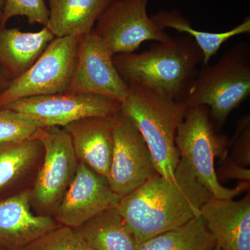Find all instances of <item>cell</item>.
Here are the masks:
<instances>
[{
    "label": "cell",
    "mask_w": 250,
    "mask_h": 250,
    "mask_svg": "<svg viewBox=\"0 0 250 250\" xmlns=\"http://www.w3.org/2000/svg\"><path fill=\"white\" fill-rule=\"evenodd\" d=\"M38 139L43 148L44 159L30 191L31 202L47 213L58 207L75 178L79 161L63 127H43Z\"/></svg>",
    "instance_id": "ba28073f"
},
{
    "label": "cell",
    "mask_w": 250,
    "mask_h": 250,
    "mask_svg": "<svg viewBox=\"0 0 250 250\" xmlns=\"http://www.w3.org/2000/svg\"><path fill=\"white\" fill-rule=\"evenodd\" d=\"M212 197L180 159L173 179L156 174L122 197L116 208L140 245L201 215L202 206Z\"/></svg>",
    "instance_id": "6da1fadb"
},
{
    "label": "cell",
    "mask_w": 250,
    "mask_h": 250,
    "mask_svg": "<svg viewBox=\"0 0 250 250\" xmlns=\"http://www.w3.org/2000/svg\"><path fill=\"white\" fill-rule=\"evenodd\" d=\"M10 82H11V80H9L6 72H4L2 67L0 65V94L7 88Z\"/></svg>",
    "instance_id": "4316f807"
},
{
    "label": "cell",
    "mask_w": 250,
    "mask_h": 250,
    "mask_svg": "<svg viewBox=\"0 0 250 250\" xmlns=\"http://www.w3.org/2000/svg\"><path fill=\"white\" fill-rule=\"evenodd\" d=\"M202 62L201 49L188 35L154 42L141 53L113 56L115 66L128 86L140 85L180 103Z\"/></svg>",
    "instance_id": "7a4b0ae2"
},
{
    "label": "cell",
    "mask_w": 250,
    "mask_h": 250,
    "mask_svg": "<svg viewBox=\"0 0 250 250\" xmlns=\"http://www.w3.org/2000/svg\"><path fill=\"white\" fill-rule=\"evenodd\" d=\"M188 106L140 85L129 86L121 111L129 118L147 143L158 174L173 179L180 155L176 136Z\"/></svg>",
    "instance_id": "3957f363"
},
{
    "label": "cell",
    "mask_w": 250,
    "mask_h": 250,
    "mask_svg": "<svg viewBox=\"0 0 250 250\" xmlns=\"http://www.w3.org/2000/svg\"><path fill=\"white\" fill-rule=\"evenodd\" d=\"M113 0H47V27L55 37H80L93 30Z\"/></svg>",
    "instance_id": "e0dca14e"
},
{
    "label": "cell",
    "mask_w": 250,
    "mask_h": 250,
    "mask_svg": "<svg viewBox=\"0 0 250 250\" xmlns=\"http://www.w3.org/2000/svg\"><path fill=\"white\" fill-rule=\"evenodd\" d=\"M158 174L147 143L134 123L120 111L113 118V150L107 177L123 197Z\"/></svg>",
    "instance_id": "30bf717a"
},
{
    "label": "cell",
    "mask_w": 250,
    "mask_h": 250,
    "mask_svg": "<svg viewBox=\"0 0 250 250\" xmlns=\"http://www.w3.org/2000/svg\"><path fill=\"white\" fill-rule=\"evenodd\" d=\"M121 198L106 177L79 162L75 178L56 208V220L62 226L77 228L104 210L116 208Z\"/></svg>",
    "instance_id": "7c38bea8"
},
{
    "label": "cell",
    "mask_w": 250,
    "mask_h": 250,
    "mask_svg": "<svg viewBox=\"0 0 250 250\" xmlns=\"http://www.w3.org/2000/svg\"><path fill=\"white\" fill-rule=\"evenodd\" d=\"M149 0H113L94 26L113 55L134 53L146 41L162 42L172 36L147 14Z\"/></svg>",
    "instance_id": "52a82bcc"
},
{
    "label": "cell",
    "mask_w": 250,
    "mask_h": 250,
    "mask_svg": "<svg viewBox=\"0 0 250 250\" xmlns=\"http://www.w3.org/2000/svg\"><path fill=\"white\" fill-rule=\"evenodd\" d=\"M42 153L38 138L0 144V200L14 195V188Z\"/></svg>",
    "instance_id": "ffe728a7"
},
{
    "label": "cell",
    "mask_w": 250,
    "mask_h": 250,
    "mask_svg": "<svg viewBox=\"0 0 250 250\" xmlns=\"http://www.w3.org/2000/svg\"><path fill=\"white\" fill-rule=\"evenodd\" d=\"M43 126L7 108H0V144L36 139Z\"/></svg>",
    "instance_id": "7402d4cb"
},
{
    "label": "cell",
    "mask_w": 250,
    "mask_h": 250,
    "mask_svg": "<svg viewBox=\"0 0 250 250\" xmlns=\"http://www.w3.org/2000/svg\"><path fill=\"white\" fill-rule=\"evenodd\" d=\"M113 118H83L63 127L70 135L79 162L106 179L113 156Z\"/></svg>",
    "instance_id": "9a60e30c"
},
{
    "label": "cell",
    "mask_w": 250,
    "mask_h": 250,
    "mask_svg": "<svg viewBox=\"0 0 250 250\" xmlns=\"http://www.w3.org/2000/svg\"><path fill=\"white\" fill-rule=\"evenodd\" d=\"M55 38L48 28L24 32L0 26V65L11 81L29 70Z\"/></svg>",
    "instance_id": "2e32d148"
},
{
    "label": "cell",
    "mask_w": 250,
    "mask_h": 250,
    "mask_svg": "<svg viewBox=\"0 0 250 250\" xmlns=\"http://www.w3.org/2000/svg\"><path fill=\"white\" fill-rule=\"evenodd\" d=\"M234 152L238 155L237 164L240 166L250 165V118L242 117L238 121L234 136Z\"/></svg>",
    "instance_id": "d4e9b609"
},
{
    "label": "cell",
    "mask_w": 250,
    "mask_h": 250,
    "mask_svg": "<svg viewBox=\"0 0 250 250\" xmlns=\"http://www.w3.org/2000/svg\"><path fill=\"white\" fill-rule=\"evenodd\" d=\"M20 250H94L75 229L59 226Z\"/></svg>",
    "instance_id": "603a6c76"
},
{
    "label": "cell",
    "mask_w": 250,
    "mask_h": 250,
    "mask_svg": "<svg viewBox=\"0 0 250 250\" xmlns=\"http://www.w3.org/2000/svg\"><path fill=\"white\" fill-rule=\"evenodd\" d=\"M5 4H6V0H0V22H1L3 12H4Z\"/></svg>",
    "instance_id": "83f0119b"
},
{
    "label": "cell",
    "mask_w": 250,
    "mask_h": 250,
    "mask_svg": "<svg viewBox=\"0 0 250 250\" xmlns=\"http://www.w3.org/2000/svg\"><path fill=\"white\" fill-rule=\"evenodd\" d=\"M250 95V45L240 42L213 65L202 66L192 80L183 103L207 106L218 127Z\"/></svg>",
    "instance_id": "277c9868"
},
{
    "label": "cell",
    "mask_w": 250,
    "mask_h": 250,
    "mask_svg": "<svg viewBox=\"0 0 250 250\" xmlns=\"http://www.w3.org/2000/svg\"><path fill=\"white\" fill-rule=\"evenodd\" d=\"M150 17L164 30L166 28H170L179 33H185L191 37L203 54L202 66L209 64L210 59L216 55L219 49L225 42L235 36L250 33V16H247L241 24L223 32H207L197 30L192 27L190 21L177 10H161Z\"/></svg>",
    "instance_id": "d6986e66"
},
{
    "label": "cell",
    "mask_w": 250,
    "mask_h": 250,
    "mask_svg": "<svg viewBox=\"0 0 250 250\" xmlns=\"http://www.w3.org/2000/svg\"><path fill=\"white\" fill-rule=\"evenodd\" d=\"M129 90L118 73L113 54L104 41L93 29L80 36L75 70L67 92L102 95L122 103Z\"/></svg>",
    "instance_id": "8fae6325"
},
{
    "label": "cell",
    "mask_w": 250,
    "mask_h": 250,
    "mask_svg": "<svg viewBox=\"0 0 250 250\" xmlns=\"http://www.w3.org/2000/svg\"><path fill=\"white\" fill-rule=\"evenodd\" d=\"M210 250H221L220 249V248H218V246H215L214 248H213V249H211Z\"/></svg>",
    "instance_id": "f1b7e54d"
},
{
    "label": "cell",
    "mask_w": 250,
    "mask_h": 250,
    "mask_svg": "<svg viewBox=\"0 0 250 250\" xmlns=\"http://www.w3.org/2000/svg\"><path fill=\"white\" fill-rule=\"evenodd\" d=\"M201 216L221 250H250V195L242 200L210 197Z\"/></svg>",
    "instance_id": "5bb4252c"
},
{
    "label": "cell",
    "mask_w": 250,
    "mask_h": 250,
    "mask_svg": "<svg viewBox=\"0 0 250 250\" xmlns=\"http://www.w3.org/2000/svg\"><path fill=\"white\" fill-rule=\"evenodd\" d=\"M31 192L22 191L0 200V250H20L58 228L48 215L31 210Z\"/></svg>",
    "instance_id": "4fadbf2b"
},
{
    "label": "cell",
    "mask_w": 250,
    "mask_h": 250,
    "mask_svg": "<svg viewBox=\"0 0 250 250\" xmlns=\"http://www.w3.org/2000/svg\"><path fill=\"white\" fill-rule=\"evenodd\" d=\"M121 106L119 102L102 95L66 92L21 99L3 108L18 112L43 127H65L83 118H114Z\"/></svg>",
    "instance_id": "9c48e42d"
},
{
    "label": "cell",
    "mask_w": 250,
    "mask_h": 250,
    "mask_svg": "<svg viewBox=\"0 0 250 250\" xmlns=\"http://www.w3.org/2000/svg\"><path fill=\"white\" fill-rule=\"evenodd\" d=\"M22 16L30 24L45 27L49 19V10L45 0H6L0 26H6L11 18Z\"/></svg>",
    "instance_id": "cb8c5ba5"
},
{
    "label": "cell",
    "mask_w": 250,
    "mask_h": 250,
    "mask_svg": "<svg viewBox=\"0 0 250 250\" xmlns=\"http://www.w3.org/2000/svg\"><path fill=\"white\" fill-rule=\"evenodd\" d=\"M215 246L214 237L200 215L183 226L143 242L138 250H210Z\"/></svg>",
    "instance_id": "44dd1931"
},
{
    "label": "cell",
    "mask_w": 250,
    "mask_h": 250,
    "mask_svg": "<svg viewBox=\"0 0 250 250\" xmlns=\"http://www.w3.org/2000/svg\"><path fill=\"white\" fill-rule=\"evenodd\" d=\"M75 230L94 250H138L134 233L117 208L104 210Z\"/></svg>",
    "instance_id": "ac0fdd59"
},
{
    "label": "cell",
    "mask_w": 250,
    "mask_h": 250,
    "mask_svg": "<svg viewBox=\"0 0 250 250\" xmlns=\"http://www.w3.org/2000/svg\"><path fill=\"white\" fill-rule=\"evenodd\" d=\"M228 139L215 133L207 106H189L176 136L181 159L188 164L199 182L218 199H233L249 188L243 182L233 188L223 187L215 168V158L226 152Z\"/></svg>",
    "instance_id": "5b68a950"
},
{
    "label": "cell",
    "mask_w": 250,
    "mask_h": 250,
    "mask_svg": "<svg viewBox=\"0 0 250 250\" xmlns=\"http://www.w3.org/2000/svg\"><path fill=\"white\" fill-rule=\"evenodd\" d=\"M221 174L224 178L241 179L243 182H250V169L238 165L234 161H228L222 169Z\"/></svg>",
    "instance_id": "484cf974"
},
{
    "label": "cell",
    "mask_w": 250,
    "mask_h": 250,
    "mask_svg": "<svg viewBox=\"0 0 250 250\" xmlns=\"http://www.w3.org/2000/svg\"><path fill=\"white\" fill-rule=\"evenodd\" d=\"M80 37H55L22 76L0 94V108L31 97L66 93L71 83Z\"/></svg>",
    "instance_id": "8992f818"
}]
</instances>
